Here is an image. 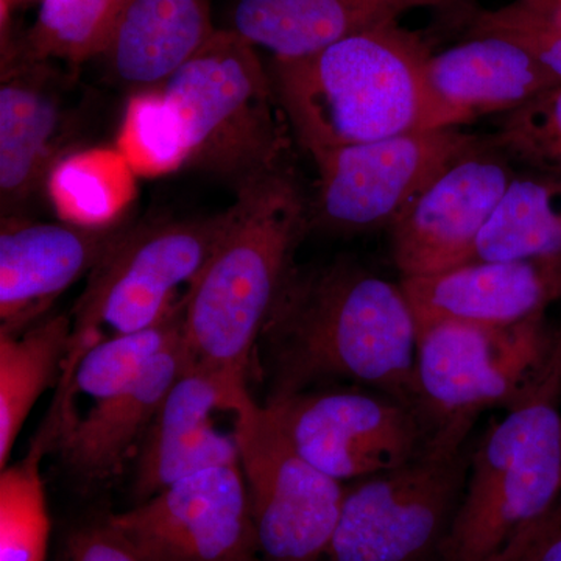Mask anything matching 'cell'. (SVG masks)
I'll list each match as a JSON object with an SVG mask.
<instances>
[{
  "label": "cell",
  "mask_w": 561,
  "mask_h": 561,
  "mask_svg": "<svg viewBox=\"0 0 561 561\" xmlns=\"http://www.w3.org/2000/svg\"><path fill=\"white\" fill-rule=\"evenodd\" d=\"M130 230L61 221L2 219L0 231V332L20 335L61 291L91 273Z\"/></svg>",
  "instance_id": "14"
},
{
  "label": "cell",
  "mask_w": 561,
  "mask_h": 561,
  "mask_svg": "<svg viewBox=\"0 0 561 561\" xmlns=\"http://www.w3.org/2000/svg\"><path fill=\"white\" fill-rule=\"evenodd\" d=\"M230 412L262 560L327 559L345 496L342 482L302 459L249 387L238 391Z\"/></svg>",
  "instance_id": "9"
},
{
  "label": "cell",
  "mask_w": 561,
  "mask_h": 561,
  "mask_svg": "<svg viewBox=\"0 0 561 561\" xmlns=\"http://www.w3.org/2000/svg\"><path fill=\"white\" fill-rule=\"evenodd\" d=\"M545 316L513 327L437 321L416 330V408L430 448L468 443L476 419L508 405L548 359Z\"/></svg>",
  "instance_id": "6"
},
{
  "label": "cell",
  "mask_w": 561,
  "mask_h": 561,
  "mask_svg": "<svg viewBox=\"0 0 561 561\" xmlns=\"http://www.w3.org/2000/svg\"><path fill=\"white\" fill-rule=\"evenodd\" d=\"M133 173L121 151H84L58 162L47 190L65 221L105 227L131 201Z\"/></svg>",
  "instance_id": "27"
},
{
  "label": "cell",
  "mask_w": 561,
  "mask_h": 561,
  "mask_svg": "<svg viewBox=\"0 0 561 561\" xmlns=\"http://www.w3.org/2000/svg\"><path fill=\"white\" fill-rule=\"evenodd\" d=\"M236 206L230 230L184 294V335L198 360L247 381L311 206L283 169L238 192Z\"/></svg>",
  "instance_id": "3"
},
{
  "label": "cell",
  "mask_w": 561,
  "mask_h": 561,
  "mask_svg": "<svg viewBox=\"0 0 561 561\" xmlns=\"http://www.w3.org/2000/svg\"><path fill=\"white\" fill-rule=\"evenodd\" d=\"M511 27L561 33V0H513L501 9L482 11L472 21L471 33Z\"/></svg>",
  "instance_id": "30"
},
{
  "label": "cell",
  "mask_w": 561,
  "mask_h": 561,
  "mask_svg": "<svg viewBox=\"0 0 561 561\" xmlns=\"http://www.w3.org/2000/svg\"><path fill=\"white\" fill-rule=\"evenodd\" d=\"M557 512H559L560 518H561V507L557 508Z\"/></svg>",
  "instance_id": "35"
},
{
  "label": "cell",
  "mask_w": 561,
  "mask_h": 561,
  "mask_svg": "<svg viewBox=\"0 0 561 561\" xmlns=\"http://www.w3.org/2000/svg\"><path fill=\"white\" fill-rule=\"evenodd\" d=\"M66 561H142L119 531L105 523L84 527L72 535Z\"/></svg>",
  "instance_id": "31"
},
{
  "label": "cell",
  "mask_w": 561,
  "mask_h": 561,
  "mask_svg": "<svg viewBox=\"0 0 561 561\" xmlns=\"http://www.w3.org/2000/svg\"><path fill=\"white\" fill-rule=\"evenodd\" d=\"M474 260L561 261V175L516 172L483 228Z\"/></svg>",
  "instance_id": "23"
},
{
  "label": "cell",
  "mask_w": 561,
  "mask_h": 561,
  "mask_svg": "<svg viewBox=\"0 0 561 561\" xmlns=\"http://www.w3.org/2000/svg\"><path fill=\"white\" fill-rule=\"evenodd\" d=\"M2 2V10H5L7 7L11 5L13 2H18V0H0Z\"/></svg>",
  "instance_id": "34"
},
{
  "label": "cell",
  "mask_w": 561,
  "mask_h": 561,
  "mask_svg": "<svg viewBox=\"0 0 561 561\" xmlns=\"http://www.w3.org/2000/svg\"><path fill=\"white\" fill-rule=\"evenodd\" d=\"M427 81L448 128L511 113L561 83L534 51L500 33H471L470 39L432 54Z\"/></svg>",
  "instance_id": "17"
},
{
  "label": "cell",
  "mask_w": 561,
  "mask_h": 561,
  "mask_svg": "<svg viewBox=\"0 0 561 561\" xmlns=\"http://www.w3.org/2000/svg\"><path fill=\"white\" fill-rule=\"evenodd\" d=\"M272 393L354 382L416 408V323L401 284L350 262L291 268L262 332Z\"/></svg>",
  "instance_id": "1"
},
{
  "label": "cell",
  "mask_w": 561,
  "mask_h": 561,
  "mask_svg": "<svg viewBox=\"0 0 561 561\" xmlns=\"http://www.w3.org/2000/svg\"><path fill=\"white\" fill-rule=\"evenodd\" d=\"M183 331L184 298H181L160 323L91 345L81 354L69 378L60 383L57 400L68 411L70 393H84L95 401L119 393L138 379L150 362Z\"/></svg>",
  "instance_id": "26"
},
{
  "label": "cell",
  "mask_w": 561,
  "mask_h": 561,
  "mask_svg": "<svg viewBox=\"0 0 561 561\" xmlns=\"http://www.w3.org/2000/svg\"><path fill=\"white\" fill-rule=\"evenodd\" d=\"M264 405L302 459L339 482L397 470L430 448L420 413L379 391L306 390Z\"/></svg>",
  "instance_id": "10"
},
{
  "label": "cell",
  "mask_w": 561,
  "mask_h": 561,
  "mask_svg": "<svg viewBox=\"0 0 561 561\" xmlns=\"http://www.w3.org/2000/svg\"><path fill=\"white\" fill-rule=\"evenodd\" d=\"M0 87V210L20 213L57 168L62 106L46 62L2 66Z\"/></svg>",
  "instance_id": "19"
},
{
  "label": "cell",
  "mask_w": 561,
  "mask_h": 561,
  "mask_svg": "<svg viewBox=\"0 0 561 561\" xmlns=\"http://www.w3.org/2000/svg\"><path fill=\"white\" fill-rule=\"evenodd\" d=\"M519 561H561V527L535 542Z\"/></svg>",
  "instance_id": "33"
},
{
  "label": "cell",
  "mask_w": 561,
  "mask_h": 561,
  "mask_svg": "<svg viewBox=\"0 0 561 561\" xmlns=\"http://www.w3.org/2000/svg\"><path fill=\"white\" fill-rule=\"evenodd\" d=\"M62 423L49 415L28 453L0 472V561H46L50 519L41 460L60 440Z\"/></svg>",
  "instance_id": "24"
},
{
  "label": "cell",
  "mask_w": 561,
  "mask_h": 561,
  "mask_svg": "<svg viewBox=\"0 0 561 561\" xmlns=\"http://www.w3.org/2000/svg\"><path fill=\"white\" fill-rule=\"evenodd\" d=\"M238 206L214 216L131 225L90 273L72 311V343L61 381L101 327L116 334L146 330L175 308L181 284L192 286L236 219Z\"/></svg>",
  "instance_id": "7"
},
{
  "label": "cell",
  "mask_w": 561,
  "mask_h": 561,
  "mask_svg": "<svg viewBox=\"0 0 561 561\" xmlns=\"http://www.w3.org/2000/svg\"><path fill=\"white\" fill-rule=\"evenodd\" d=\"M481 33H500L519 41L527 49L534 51L546 68L552 70L553 76L561 81V33L540 31V28L511 27L497 28Z\"/></svg>",
  "instance_id": "32"
},
{
  "label": "cell",
  "mask_w": 561,
  "mask_h": 561,
  "mask_svg": "<svg viewBox=\"0 0 561 561\" xmlns=\"http://www.w3.org/2000/svg\"><path fill=\"white\" fill-rule=\"evenodd\" d=\"M561 330L508 413L472 448L467 486L438 561H508L561 491Z\"/></svg>",
  "instance_id": "4"
},
{
  "label": "cell",
  "mask_w": 561,
  "mask_h": 561,
  "mask_svg": "<svg viewBox=\"0 0 561 561\" xmlns=\"http://www.w3.org/2000/svg\"><path fill=\"white\" fill-rule=\"evenodd\" d=\"M493 139L527 171L561 175V83L504 114Z\"/></svg>",
  "instance_id": "29"
},
{
  "label": "cell",
  "mask_w": 561,
  "mask_h": 561,
  "mask_svg": "<svg viewBox=\"0 0 561 561\" xmlns=\"http://www.w3.org/2000/svg\"><path fill=\"white\" fill-rule=\"evenodd\" d=\"M472 448H427L397 470L345 490L328 561L437 557L467 486Z\"/></svg>",
  "instance_id": "8"
},
{
  "label": "cell",
  "mask_w": 561,
  "mask_h": 561,
  "mask_svg": "<svg viewBox=\"0 0 561 561\" xmlns=\"http://www.w3.org/2000/svg\"><path fill=\"white\" fill-rule=\"evenodd\" d=\"M451 0H239L232 31L276 60L316 54L337 41L394 24L402 14Z\"/></svg>",
  "instance_id": "21"
},
{
  "label": "cell",
  "mask_w": 561,
  "mask_h": 561,
  "mask_svg": "<svg viewBox=\"0 0 561 561\" xmlns=\"http://www.w3.org/2000/svg\"><path fill=\"white\" fill-rule=\"evenodd\" d=\"M125 0H43L21 49L3 65L51 60L80 65L102 57Z\"/></svg>",
  "instance_id": "25"
},
{
  "label": "cell",
  "mask_w": 561,
  "mask_h": 561,
  "mask_svg": "<svg viewBox=\"0 0 561 561\" xmlns=\"http://www.w3.org/2000/svg\"><path fill=\"white\" fill-rule=\"evenodd\" d=\"M119 151L133 172L161 175L186 164V136L160 90L133 95L119 136Z\"/></svg>",
  "instance_id": "28"
},
{
  "label": "cell",
  "mask_w": 561,
  "mask_h": 561,
  "mask_svg": "<svg viewBox=\"0 0 561 561\" xmlns=\"http://www.w3.org/2000/svg\"><path fill=\"white\" fill-rule=\"evenodd\" d=\"M72 343V320L55 316L24 334L0 332V468L41 394L61 382Z\"/></svg>",
  "instance_id": "22"
},
{
  "label": "cell",
  "mask_w": 561,
  "mask_h": 561,
  "mask_svg": "<svg viewBox=\"0 0 561 561\" xmlns=\"http://www.w3.org/2000/svg\"><path fill=\"white\" fill-rule=\"evenodd\" d=\"M431 51L398 22L273 62L284 119L311 157L431 128H448L427 81ZM453 128V127H451Z\"/></svg>",
  "instance_id": "2"
},
{
  "label": "cell",
  "mask_w": 561,
  "mask_h": 561,
  "mask_svg": "<svg viewBox=\"0 0 561 561\" xmlns=\"http://www.w3.org/2000/svg\"><path fill=\"white\" fill-rule=\"evenodd\" d=\"M106 519L142 561H264L239 461L186 476Z\"/></svg>",
  "instance_id": "12"
},
{
  "label": "cell",
  "mask_w": 561,
  "mask_h": 561,
  "mask_svg": "<svg viewBox=\"0 0 561 561\" xmlns=\"http://www.w3.org/2000/svg\"><path fill=\"white\" fill-rule=\"evenodd\" d=\"M476 138L457 127L431 128L316 154L311 219L341 232L390 228Z\"/></svg>",
  "instance_id": "11"
},
{
  "label": "cell",
  "mask_w": 561,
  "mask_h": 561,
  "mask_svg": "<svg viewBox=\"0 0 561 561\" xmlns=\"http://www.w3.org/2000/svg\"><path fill=\"white\" fill-rule=\"evenodd\" d=\"M197 360L183 331L130 386L95 401L84 419L73 420L60 438L70 470L88 481L119 474L138 453L173 383Z\"/></svg>",
  "instance_id": "18"
},
{
  "label": "cell",
  "mask_w": 561,
  "mask_h": 561,
  "mask_svg": "<svg viewBox=\"0 0 561 561\" xmlns=\"http://www.w3.org/2000/svg\"><path fill=\"white\" fill-rule=\"evenodd\" d=\"M416 330L437 321L513 327L561 298V261H479L402 278Z\"/></svg>",
  "instance_id": "16"
},
{
  "label": "cell",
  "mask_w": 561,
  "mask_h": 561,
  "mask_svg": "<svg viewBox=\"0 0 561 561\" xmlns=\"http://www.w3.org/2000/svg\"><path fill=\"white\" fill-rule=\"evenodd\" d=\"M186 136V164L228 181L236 194L280 171L286 131L271 73L256 46L216 35L160 88Z\"/></svg>",
  "instance_id": "5"
},
{
  "label": "cell",
  "mask_w": 561,
  "mask_h": 561,
  "mask_svg": "<svg viewBox=\"0 0 561 561\" xmlns=\"http://www.w3.org/2000/svg\"><path fill=\"white\" fill-rule=\"evenodd\" d=\"M515 175L513 161L493 138H476L389 228L402 278L474 260L483 228Z\"/></svg>",
  "instance_id": "13"
},
{
  "label": "cell",
  "mask_w": 561,
  "mask_h": 561,
  "mask_svg": "<svg viewBox=\"0 0 561 561\" xmlns=\"http://www.w3.org/2000/svg\"><path fill=\"white\" fill-rule=\"evenodd\" d=\"M216 32L210 0H125L102 58L121 87L160 90Z\"/></svg>",
  "instance_id": "20"
},
{
  "label": "cell",
  "mask_w": 561,
  "mask_h": 561,
  "mask_svg": "<svg viewBox=\"0 0 561 561\" xmlns=\"http://www.w3.org/2000/svg\"><path fill=\"white\" fill-rule=\"evenodd\" d=\"M245 386L201 360L176 379L135 456L138 504L194 472L238 463L234 437L216 431L210 415L230 411Z\"/></svg>",
  "instance_id": "15"
}]
</instances>
